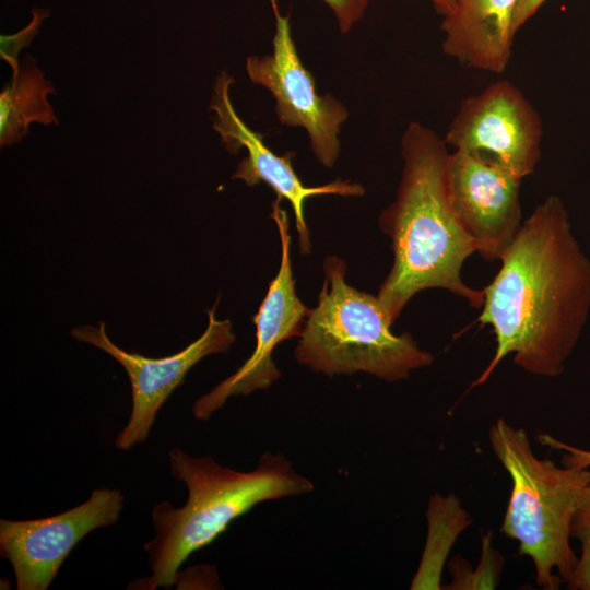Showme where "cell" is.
I'll use <instances>...</instances> for the list:
<instances>
[{
  "mask_svg": "<svg viewBox=\"0 0 590 590\" xmlns=\"http://www.w3.org/2000/svg\"><path fill=\"white\" fill-rule=\"evenodd\" d=\"M483 290L479 321L495 333V354L472 387L514 354L526 371L559 376L590 309V260L571 233L568 212L548 196L522 222Z\"/></svg>",
  "mask_w": 590,
  "mask_h": 590,
  "instance_id": "cell-1",
  "label": "cell"
},
{
  "mask_svg": "<svg viewBox=\"0 0 590 590\" xmlns=\"http://www.w3.org/2000/svg\"><path fill=\"white\" fill-rule=\"evenodd\" d=\"M404 166L396 200L379 216L391 239L393 264L377 297L393 323L408 302L426 288H444L481 308L484 292L461 276L476 248L450 201L447 144L432 129L412 121L401 138Z\"/></svg>",
  "mask_w": 590,
  "mask_h": 590,
  "instance_id": "cell-2",
  "label": "cell"
},
{
  "mask_svg": "<svg viewBox=\"0 0 590 590\" xmlns=\"http://www.w3.org/2000/svg\"><path fill=\"white\" fill-rule=\"evenodd\" d=\"M168 457L170 474L186 485L188 497L179 508L163 502L152 510L155 536L144 545L150 589L172 587L193 552L212 543L256 505L314 489L312 482L281 453H263L248 472L222 467L210 456L191 457L178 448Z\"/></svg>",
  "mask_w": 590,
  "mask_h": 590,
  "instance_id": "cell-3",
  "label": "cell"
},
{
  "mask_svg": "<svg viewBox=\"0 0 590 590\" xmlns=\"http://www.w3.org/2000/svg\"><path fill=\"white\" fill-rule=\"evenodd\" d=\"M489 441L512 481L502 531L532 558L538 585L556 589L577 565L570 524L590 489V470L539 459L524 429L502 418L491 428Z\"/></svg>",
  "mask_w": 590,
  "mask_h": 590,
  "instance_id": "cell-4",
  "label": "cell"
},
{
  "mask_svg": "<svg viewBox=\"0 0 590 590\" xmlns=\"http://www.w3.org/2000/svg\"><path fill=\"white\" fill-rule=\"evenodd\" d=\"M323 269L318 304L309 310L295 350L298 363L329 377L364 371L388 382L433 363L410 333L392 332L377 296L346 283L341 258L327 257Z\"/></svg>",
  "mask_w": 590,
  "mask_h": 590,
  "instance_id": "cell-5",
  "label": "cell"
},
{
  "mask_svg": "<svg viewBox=\"0 0 590 590\" xmlns=\"http://www.w3.org/2000/svg\"><path fill=\"white\" fill-rule=\"evenodd\" d=\"M542 137L533 105L515 84L500 80L463 99L444 140L523 179L541 158Z\"/></svg>",
  "mask_w": 590,
  "mask_h": 590,
  "instance_id": "cell-6",
  "label": "cell"
},
{
  "mask_svg": "<svg viewBox=\"0 0 590 590\" xmlns=\"http://www.w3.org/2000/svg\"><path fill=\"white\" fill-rule=\"evenodd\" d=\"M270 1L275 16L273 51L262 57H247L248 78L271 92L281 123L307 131L316 158L331 168L340 154V129L349 111L331 94L317 93L315 79L297 52L288 16L280 13L275 0Z\"/></svg>",
  "mask_w": 590,
  "mask_h": 590,
  "instance_id": "cell-7",
  "label": "cell"
},
{
  "mask_svg": "<svg viewBox=\"0 0 590 590\" xmlns=\"http://www.w3.org/2000/svg\"><path fill=\"white\" fill-rule=\"evenodd\" d=\"M219 298L208 311V327L200 338L180 352L151 358L117 346L106 333V323L80 326L71 331L78 341L94 345L114 357L127 371L131 385L132 409L129 422L117 435L116 448L129 450L149 437L160 408L182 384L186 374L208 355L227 352L235 342L228 319L217 320Z\"/></svg>",
  "mask_w": 590,
  "mask_h": 590,
  "instance_id": "cell-8",
  "label": "cell"
},
{
  "mask_svg": "<svg viewBox=\"0 0 590 590\" xmlns=\"http://www.w3.org/2000/svg\"><path fill=\"white\" fill-rule=\"evenodd\" d=\"M123 495L94 489L86 502L35 520H0V551L13 568L17 590H45L74 546L91 531L117 522Z\"/></svg>",
  "mask_w": 590,
  "mask_h": 590,
  "instance_id": "cell-9",
  "label": "cell"
},
{
  "mask_svg": "<svg viewBox=\"0 0 590 590\" xmlns=\"http://www.w3.org/2000/svg\"><path fill=\"white\" fill-rule=\"evenodd\" d=\"M280 202L281 198L276 197L270 216L276 224L281 239V263L252 318L256 324L255 350L234 374L196 400L192 412L198 420H208L229 397L268 389L279 379L281 371L272 359V352L280 342L300 335L309 314L296 294L290 259L288 217Z\"/></svg>",
  "mask_w": 590,
  "mask_h": 590,
  "instance_id": "cell-10",
  "label": "cell"
},
{
  "mask_svg": "<svg viewBox=\"0 0 590 590\" xmlns=\"http://www.w3.org/2000/svg\"><path fill=\"white\" fill-rule=\"evenodd\" d=\"M233 83L234 78L222 71L216 76L210 102L213 129L220 134L225 149L231 154H237L240 149H246L248 153L239 162L232 179H241L250 187L266 182L276 197L286 199L295 214L300 253L308 255L311 251V241L305 221V201L319 194L362 197L365 189L358 182L342 179L321 186H305L292 164L295 152L278 155L264 143L263 135L251 130L237 115L229 96Z\"/></svg>",
  "mask_w": 590,
  "mask_h": 590,
  "instance_id": "cell-11",
  "label": "cell"
},
{
  "mask_svg": "<svg viewBox=\"0 0 590 590\" xmlns=\"http://www.w3.org/2000/svg\"><path fill=\"white\" fill-rule=\"evenodd\" d=\"M522 178L462 151L450 154L447 184L451 204L482 258L500 260L521 225Z\"/></svg>",
  "mask_w": 590,
  "mask_h": 590,
  "instance_id": "cell-12",
  "label": "cell"
},
{
  "mask_svg": "<svg viewBox=\"0 0 590 590\" xmlns=\"http://www.w3.org/2000/svg\"><path fill=\"white\" fill-rule=\"evenodd\" d=\"M518 0H456L444 16L442 50L461 64L500 73L510 60L511 23Z\"/></svg>",
  "mask_w": 590,
  "mask_h": 590,
  "instance_id": "cell-13",
  "label": "cell"
},
{
  "mask_svg": "<svg viewBox=\"0 0 590 590\" xmlns=\"http://www.w3.org/2000/svg\"><path fill=\"white\" fill-rule=\"evenodd\" d=\"M56 94L51 82L45 79L32 55L20 63V71L0 93V146L21 142L33 122L44 126L58 123L48 101Z\"/></svg>",
  "mask_w": 590,
  "mask_h": 590,
  "instance_id": "cell-14",
  "label": "cell"
},
{
  "mask_svg": "<svg viewBox=\"0 0 590 590\" xmlns=\"http://www.w3.org/2000/svg\"><path fill=\"white\" fill-rule=\"evenodd\" d=\"M428 535L422 562L411 589H440V577L447 555L457 536L470 523L468 514L455 495L435 494L429 502Z\"/></svg>",
  "mask_w": 590,
  "mask_h": 590,
  "instance_id": "cell-15",
  "label": "cell"
},
{
  "mask_svg": "<svg viewBox=\"0 0 590 590\" xmlns=\"http://www.w3.org/2000/svg\"><path fill=\"white\" fill-rule=\"evenodd\" d=\"M570 536L580 541L581 556L567 583L570 589L590 590V489L573 517Z\"/></svg>",
  "mask_w": 590,
  "mask_h": 590,
  "instance_id": "cell-16",
  "label": "cell"
},
{
  "mask_svg": "<svg viewBox=\"0 0 590 590\" xmlns=\"http://www.w3.org/2000/svg\"><path fill=\"white\" fill-rule=\"evenodd\" d=\"M31 14V21L21 31L11 35L1 34L0 36V57L10 66L12 78H15L20 71V51L31 46L44 20L49 16V10L34 8Z\"/></svg>",
  "mask_w": 590,
  "mask_h": 590,
  "instance_id": "cell-17",
  "label": "cell"
},
{
  "mask_svg": "<svg viewBox=\"0 0 590 590\" xmlns=\"http://www.w3.org/2000/svg\"><path fill=\"white\" fill-rule=\"evenodd\" d=\"M333 12L339 30L346 34L364 15L369 0H322Z\"/></svg>",
  "mask_w": 590,
  "mask_h": 590,
  "instance_id": "cell-18",
  "label": "cell"
},
{
  "mask_svg": "<svg viewBox=\"0 0 590 590\" xmlns=\"http://www.w3.org/2000/svg\"><path fill=\"white\" fill-rule=\"evenodd\" d=\"M539 440H542L545 445L553 448L565 450L567 455H565L564 457V464L576 465L580 468L590 467V451L571 447L546 435L540 436Z\"/></svg>",
  "mask_w": 590,
  "mask_h": 590,
  "instance_id": "cell-19",
  "label": "cell"
},
{
  "mask_svg": "<svg viewBox=\"0 0 590 590\" xmlns=\"http://www.w3.org/2000/svg\"><path fill=\"white\" fill-rule=\"evenodd\" d=\"M545 0H518L511 23V32L515 37L519 28L535 14Z\"/></svg>",
  "mask_w": 590,
  "mask_h": 590,
  "instance_id": "cell-20",
  "label": "cell"
},
{
  "mask_svg": "<svg viewBox=\"0 0 590 590\" xmlns=\"http://www.w3.org/2000/svg\"><path fill=\"white\" fill-rule=\"evenodd\" d=\"M436 12L442 16L449 15L455 11L456 0H430Z\"/></svg>",
  "mask_w": 590,
  "mask_h": 590,
  "instance_id": "cell-21",
  "label": "cell"
}]
</instances>
